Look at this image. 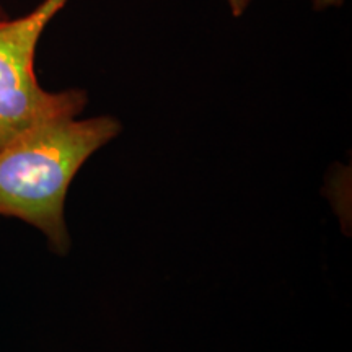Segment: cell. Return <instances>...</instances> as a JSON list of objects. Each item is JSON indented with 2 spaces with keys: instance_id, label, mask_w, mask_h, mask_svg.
<instances>
[{
  "instance_id": "cell-1",
  "label": "cell",
  "mask_w": 352,
  "mask_h": 352,
  "mask_svg": "<svg viewBox=\"0 0 352 352\" xmlns=\"http://www.w3.org/2000/svg\"><path fill=\"white\" fill-rule=\"evenodd\" d=\"M121 132L111 116L57 118L26 131L0 151V217L21 219L65 254L64 204L80 166Z\"/></svg>"
},
{
  "instance_id": "cell-2",
  "label": "cell",
  "mask_w": 352,
  "mask_h": 352,
  "mask_svg": "<svg viewBox=\"0 0 352 352\" xmlns=\"http://www.w3.org/2000/svg\"><path fill=\"white\" fill-rule=\"evenodd\" d=\"M67 2L41 0L23 16L0 20V151L38 124L77 118L87 107V91L44 90L34 70L39 39Z\"/></svg>"
},
{
  "instance_id": "cell-3",
  "label": "cell",
  "mask_w": 352,
  "mask_h": 352,
  "mask_svg": "<svg viewBox=\"0 0 352 352\" xmlns=\"http://www.w3.org/2000/svg\"><path fill=\"white\" fill-rule=\"evenodd\" d=\"M228 8H230V13L235 19L243 15L246 8L252 6L253 0H226ZM344 3V0H311V6L316 12L329 10V8H338Z\"/></svg>"
},
{
  "instance_id": "cell-4",
  "label": "cell",
  "mask_w": 352,
  "mask_h": 352,
  "mask_svg": "<svg viewBox=\"0 0 352 352\" xmlns=\"http://www.w3.org/2000/svg\"><path fill=\"white\" fill-rule=\"evenodd\" d=\"M6 12H3V8H2V6H0V20H2V19H6Z\"/></svg>"
}]
</instances>
